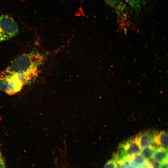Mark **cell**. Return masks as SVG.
Returning a JSON list of instances; mask_svg holds the SVG:
<instances>
[{"mask_svg": "<svg viewBox=\"0 0 168 168\" xmlns=\"http://www.w3.org/2000/svg\"><path fill=\"white\" fill-rule=\"evenodd\" d=\"M43 61L42 55L33 51L22 54L15 59L5 70L7 72L23 74L39 70Z\"/></svg>", "mask_w": 168, "mask_h": 168, "instance_id": "cell-1", "label": "cell"}, {"mask_svg": "<svg viewBox=\"0 0 168 168\" xmlns=\"http://www.w3.org/2000/svg\"><path fill=\"white\" fill-rule=\"evenodd\" d=\"M24 85L16 74L5 70L0 74V90L10 95L19 91Z\"/></svg>", "mask_w": 168, "mask_h": 168, "instance_id": "cell-2", "label": "cell"}, {"mask_svg": "<svg viewBox=\"0 0 168 168\" xmlns=\"http://www.w3.org/2000/svg\"><path fill=\"white\" fill-rule=\"evenodd\" d=\"M141 150L137 136L130 138L119 145L117 152L113 155V159L122 161L128 156L140 153Z\"/></svg>", "mask_w": 168, "mask_h": 168, "instance_id": "cell-3", "label": "cell"}, {"mask_svg": "<svg viewBox=\"0 0 168 168\" xmlns=\"http://www.w3.org/2000/svg\"><path fill=\"white\" fill-rule=\"evenodd\" d=\"M18 32V26L12 18L7 15L0 16V41L12 38Z\"/></svg>", "mask_w": 168, "mask_h": 168, "instance_id": "cell-4", "label": "cell"}, {"mask_svg": "<svg viewBox=\"0 0 168 168\" xmlns=\"http://www.w3.org/2000/svg\"><path fill=\"white\" fill-rule=\"evenodd\" d=\"M114 10L121 25L126 26L128 22V15L124 0H104Z\"/></svg>", "mask_w": 168, "mask_h": 168, "instance_id": "cell-5", "label": "cell"}, {"mask_svg": "<svg viewBox=\"0 0 168 168\" xmlns=\"http://www.w3.org/2000/svg\"><path fill=\"white\" fill-rule=\"evenodd\" d=\"M153 134L154 132L147 131L141 132L136 136L141 149L146 147L154 146Z\"/></svg>", "mask_w": 168, "mask_h": 168, "instance_id": "cell-6", "label": "cell"}, {"mask_svg": "<svg viewBox=\"0 0 168 168\" xmlns=\"http://www.w3.org/2000/svg\"><path fill=\"white\" fill-rule=\"evenodd\" d=\"M153 142L156 147H161L167 149V133L165 131L154 132Z\"/></svg>", "mask_w": 168, "mask_h": 168, "instance_id": "cell-7", "label": "cell"}, {"mask_svg": "<svg viewBox=\"0 0 168 168\" xmlns=\"http://www.w3.org/2000/svg\"><path fill=\"white\" fill-rule=\"evenodd\" d=\"M125 159L128 161L131 164L137 168H139L143 165L146 160L140 153L128 156Z\"/></svg>", "mask_w": 168, "mask_h": 168, "instance_id": "cell-8", "label": "cell"}, {"mask_svg": "<svg viewBox=\"0 0 168 168\" xmlns=\"http://www.w3.org/2000/svg\"><path fill=\"white\" fill-rule=\"evenodd\" d=\"M153 156L159 162L166 160L168 159L167 149L161 147H156Z\"/></svg>", "mask_w": 168, "mask_h": 168, "instance_id": "cell-9", "label": "cell"}, {"mask_svg": "<svg viewBox=\"0 0 168 168\" xmlns=\"http://www.w3.org/2000/svg\"><path fill=\"white\" fill-rule=\"evenodd\" d=\"M155 148V147L153 145L146 147L141 149L140 153L145 159L147 160L152 156Z\"/></svg>", "mask_w": 168, "mask_h": 168, "instance_id": "cell-10", "label": "cell"}, {"mask_svg": "<svg viewBox=\"0 0 168 168\" xmlns=\"http://www.w3.org/2000/svg\"><path fill=\"white\" fill-rule=\"evenodd\" d=\"M131 6L133 10L138 12L145 3V0H125Z\"/></svg>", "mask_w": 168, "mask_h": 168, "instance_id": "cell-11", "label": "cell"}, {"mask_svg": "<svg viewBox=\"0 0 168 168\" xmlns=\"http://www.w3.org/2000/svg\"><path fill=\"white\" fill-rule=\"evenodd\" d=\"M146 162L152 168H160V162L154 157H151L146 160Z\"/></svg>", "mask_w": 168, "mask_h": 168, "instance_id": "cell-12", "label": "cell"}, {"mask_svg": "<svg viewBox=\"0 0 168 168\" xmlns=\"http://www.w3.org/2000/svg\"><path fill=\"white\" fill-rule=\"evenodd\" d=\"M104 168H116L115 161L113 159L109 160L105 164Z\"/></svg>", "mask_w": 168, "mask_h": 168, "instance_id": "cell-13", "label": "cell"}, {"mask_svg": "<svg viewBox=\"0 0 168 168\" xmlns=\"http://www.w3.org/2000/svg\"><path fill=\"white\" fill-rule=\"evenodd\" d=\"M123 162L124 168H137L131 164L128 161L125 159L123 160Z\"/></svg>", "mask_w": 168, "mask_h": 168, "instance_id": "cell-14", "label": "cell"}, {"mask_svg": "<svg viewBox=\"0 0 168 168\" xmlns=\"http://www.w3.org/2000/svg\"><path fill=\"white\" fill-rule=\"evenodd\" d=\"M160 168H168V159L161 162Z\"/></svg>", "mask_w": 168, "mask_h": 168, "instance_id": "cell-15", "label": "cell"}, {"mask_svg": "<svg viewBox=\"0 0 168 168\" xmlns=\"http://www.w3.org/2000/svg\"><path fill=\"white\" fill-rule=\"evenodd\" d=\"M0 168H5L4 162L1 158H0Z\"/></svg>", "mask_w": 168, "mask_h": 168, "instance_id": "cell-16", "label": "cell"}, {"mask_svg": "<svg viewBox=\"0 0 168 168\" xmlns=\"http://www.w3.org/2000/svg\"><path fill=\"white\" fill-rule=\"evenodd\" d=\"M1 152L0 151V158H1Z\"/></svg>", "mask_w": 168, "mask_h": 168, "instance_id": "cell-17", "label": "cell"}]
</instances>
